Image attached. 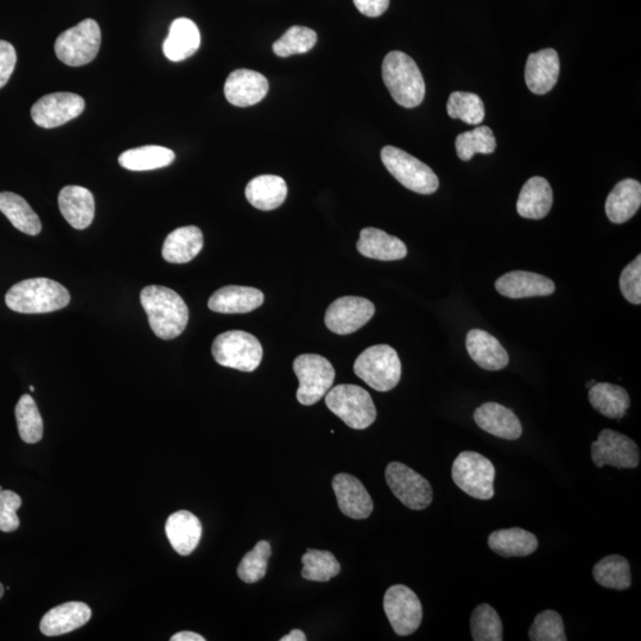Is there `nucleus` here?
I'll return each instance as SVG.
<instances>
[{
	"instance_id": "obj_1",
	"label": "nucleus",
	"mask_w": 641,
	"mask_h": 641,
	"mask_svg": "<svg viewBox=\"0 0 641 641\" xmlns=\"http://www.w3.org/2000/svg\"><path fill=\"white\" fill-rule=\"evenodd\" d=\"M141 303L149 317L152 332L162 340H173L186 329L189 310L183 298L167 287L149 285L141 293Z\"/></svg>"
},
{
	"instance_id": "obj_2",
	"label": "nucleus",
	"mask_w": 641,
	"mask_h": 641,
	"mask_svg": "<svg viewBox=\"0 0 641 641\" xmlns=\"http://www.w3.org/2000/svg\"><path fill=\"white\" fill-rule=\"evenodd\" d=\"M6 306L21 314H48L66 308L71 295L62 284L48 278L27 279L5 296Z\"/></svg>"
},
{
	"instance_id": "obj_3",
	"label": "nucleus",
	"mask_w": 641,
	"mask_h": 641,
	"mask_svg": "<svg viewBox=\"0 0 641 641\" xmlns=\"http://www.w3.org/2000/svg\"><path fill=\"white\" fill-rule=\"evenodd\" d=\"M383 79L393 100L405 109H414L423 103L425 82L416 62L405 53L391 52L383 62Z\"/></svg>"
},
{
	"instance_id": "obj_4",
	"label": "nucleus",
	"mask_w": 641,
	"mask_h": 641,
	"mask_svg": "<svg viewBox=\"0 0 641 641\" xmlns=\"http://www.w3.org/2000/svg\"><path fill=\"white\" fill-rule=\"evenodd\" d=\"M354 372L373 390L391 391L401 382V359L390 346H372L355 360Z\"/></svg>"
},
{
	"instance_id": "obj_5",
	"label": "nucleus",
	"mask_w": 641,
	"mask_h": 641,
	"mask_svg": "<svg viewBox=\"0 0 641 641\" xmlns=\"http://www.w3.org/2000/svg\"><path fill=\"white\" fill-rule=\"evenodd\" d=\"M326 404L334 415L355 430L371 427L377 418L376 405L370 393L357 385L333 387L326 395Z\"/></svg>"
},
{
	"instance_id": "obj_6",
	"label": "nucleus",
	"mask_w": 641,
	"mask_h": 641,
	"mask_svg": "<svg viewBox=\"0 0 641 641\" xmlns=\"http://www.w3.org/2000/svg\"><path fill=\"white\" fill-rule=\"evenodd\" d=\"M212 354L221 366L241 372L256 371L263 359V347L256 336L243 330H230L217 336Z\"/></svg>"
},
{
	"instance_id": "obj_7",
	"label": "nucleus",
	"mask_w": 641,
	"mask_h": 641,
	"mask_svg": "<svg viewBox=\"0 0 641 641\" xmlns=\"http://www.w3.org/2000/svg\"><path fill=\"white\" fill-rule=\"evenodd\" d=\"M382 161L390 174L405 188L417 194L430 195L439 189L440 181L433 169L408 152L395 147L382 150Z\"/></svg>"
},
{
	"instance_id": "obj_8",
	"label": "nucleus",
	"mask_w": 641,
	"mask_h": 641,
	"mask_svg": "<svg viewBox=\"0 0 641 641\" xmlns=\"http://www.w3.org/2000/svg\"><path fill=\"white\" fill-rule=\"evenodd\" d=\"M101 31L94 19L88 18L75 27L63 31L55 42V53L67 66L80 67L97 57Z\"/></svg>"
},
{
	"instance_id": "obj_9",
	"label": "nucleus",
	"mask_w": 641,
	"mask_h": 641,
	"mask_svg": "<svg viewBox=\"0 0 641 641\" xmlns=\"http://www.w3.org/2000/svg\"><path fill=\"white\" fill-rule=\"evenodd\" d=\"M294 372L300 382L296 396L302 405H314L325 397L335 380V370L326 358L302 354L294 361Z\"/></svg>"
},
{
	"instance_id": "obj_10",
	"label": "nucleus",
	"mask_w": 641,
	"mask_h": 641,
	"mask_svg": "<svg viewBox=\"0 0 641 641\" xmlns=\"http://www.w3.org/2000/svg\"><path fill=\"white\" fill-rule=\"evenodd\" d=\"M452 477L460 490L475 499L490 500L494 497V465L479 453H461L454 461Z\"/></svg>"
},
{
	"instance_id": "obj_11",
	"label": "nucleus",
	"mask_w": 641,
	"mask_h": 641,
	"mask_svg": "<svg viewBox=\"0 0 641 641\" xmlns=\"http://www.w3.org/2000/svg\"><path fill=\"white\" fill-rule=\"evenodd\" d=\"M385 478L392 493L408 509L421 511L433 503L434 492L429 481L403 463L391 462Z\"/></svg>"
},
{
	"instance_id": "obj_12",
	"label": "nucleus",
	"mask_w": 641,
	"mask_h": 641,
	"mask_svg": "<svg viewBox=\"0 0 641 641\" xmlns=\"http://www.w3.org/2000/svg\"><path fill=\"white\" fill-rule=\"evenodd\" d=\"M384 611L398 636L406 637L421 626L423 608L420 599L403 585L392 586L384 596Z\"/></svg>"
},
{
	"instance_id": "obj_13",
	"label": "nucleus",
	"mask_w": 641,
	"mask_h": 641,
	"mask_svg": "<svg viewBox=\"0 0 641 641\" xmlns=\"http://www.w3.org/2000/svg\"><path fill=\"white\" fill-rule=\"evenodd\" d=\"M592 459L599 468L606 465L618 469H634L640 463V450L630 437L604 429L592 443Z\"/></svg>"
},
{
	"instance_id": "obj_14",
	"label": "nucleus",
	"mask_w": 641,
	"mask_h": 641,
	"mask_svg": "<svg viewBox=\"0 0 641 641\" xmlns=\"http://www.w3.org/2000/svg\"><path fill=\"white\" fill-rule=\"evenodd\" d=\"M376 313V307L363 297L345 296L334 301L327 309L325 322L330 332L348 335L363 328Z\"/></svg>"
},
{
	"instance_id": "obj_15",
	"label": "nucleus",
	"mask_w": 641,
	"mask_h": 641,
	"mask_svg": "<svg viewBox=\"0 0 641 641\" xmlns=\"http://www.w3.org/2000/svg\"><path fill=\"white\" fill-rule=\"evenodd\" d=\"M85 110V100L78 94L59 92L44 95L31 109L36 125L54 129L79 117Z\"/></svg>"
},
{
	"instance_id": "obj_16",
	"label": "nucleus",
	"mask_w": 641,
	"mask_h": 641,
	"mask_svg": "<svg viewBox=\"0 0 641 641\" xmlns=\"http://www.w3.org/2000/svg\"><path fill=\"white\" fill-rule=\"evenodd\" d=\"M269 92V81L263 74L250 69H237L225 82V97L237 107H250L260 103Z\"/></svg>"
},
{
	"instance_id": "obj_17",
	"label": "nucleus",
	"mask_w": 641,
	"mask_h": 641,
	"mask_svg": "<svg viewBox=\"0 0 641 641\" xmlns=\"http://www.w3.org/2000/svg\"><path fill=\"white\" fill-rule=\"evenodd\" d=\"M333 490L339 509L345 516L358 520L371 516L373 500L359 479L346 473L335 475Z\"/></svg>"
},
{
	"instance_id": "obj_18",
	"label": "nucleus",
	"mask_w": 641,
	"mask_h": 641,
	"mask_svg": "<svg viewBox=\"0 0 641 641\" xmlns=\"http://www.w3.org/2000/svg\"><path fill=\"white\" fill-rule=\"evenodd\" d=\"M479 428L499 439L516 441L523 434L522 423L514 412L498 403H485L474 412Z\"/></svg>"
},
{
	"instance_id": "obj_19",
	"label": "nucleus",
	"mask_w": 641,
	"mask_h": 641,
	"mask_svg": "<svg viewBox=\"0 0 641 641\" xmlns=\"http://www.w3.org/2000/svg\"><path fill=\"white\" fill-rule=\"evenodd\" d=\"M500 295L513 298L549 296L555 293V283L550 278L528 271H513L495 282Z\"/></svg>"
},
{
	"instance_id": "obj_20",
	"label": "nucleus",
	"mask_w": 641,
	"mask_h": 641,
	"mask_svg": "<svg viewBox=\"0 0 641 641\" xmlns=\"http://www.w3.org/2000/svg\"><path fill=\"white\" fill-rule=\"evenodd\" d=\"M264 294L256 288L228 285L209 298L208 308L220 314H247L262 307Z\"/></svg>"
},
{
	"instance_id": "obj_21",
	"label": "nucleus",
	"mask_w": 641,
	"mask_h": 641,
	"mask_svg": "<svg viewBox=\"0 0 641 641\" xmlns=\"http://www.w3.org/2000/svg\"><path fill=\"white\" fill-rule=\"evenodd\" d=\"M92 618L84 602L72 601L50 609L41 620L40 630L47 637L62 636L85 626Z\"/></svg>"
},
{
	"instance_id": "obj_22",
	"label": "nucleus",
	"mask_w": 641,
	"mask_h": 641,
	"mask_svg": "<svg viewBox=\"0 0 641 641\" xmlns=\"http://www.w3.org/2000/svg\"><path fill=\"white\" fill-rule=\"evenodd\" d=\"M560 75V57L555 49L531 54L525 67V81L535 94H547L555 87Z\"/></svg>"
},
{
	"instance_id": "obj_23",
	"label": "nucleus",
	"mask_w": 641,
	"mask_h": 641,
	"mask_svg": "<svg viewBox=\"0 0 641 641\" xmlns=\"http://www.w3.org/2000/svg\"><path fill=\"white\" fill-rule=\"evenodd\" d=\"M466 346L473 361L484 370L500 371L510 363L509 353L503 345L485 330L472 329L467 334Z\"/></svg>"
},
{
	"instance_id": "obj_24",
	"label": "nucleus",
	"mask_w": 641,
	"mask_h": 641,
	"mask_svg": "<svg viewBox=\"0 0 641 641\" xmlns=\"http://www.w3.org/2000/svg\"><path fill=\"white\" fill-rule=\"evenodd\" d=\"M165 533L171 547L181 556L193 554L201 541L200 519L189 511H177L165 523Z\"/></svg>"
},
{
	"instance_id": "obj_25",
	"label": "nucleus",
	"mask_w": 641,
	"mask_h": 641,
	"mask_svg": "<svg viewBox=\"0 0 641 641\" xmlns=\"http://www.w3.org/2000/svg\"><path fill=\"white\" fill-rule=\"evenodd\" d=\"M60 212L75 230L91 226L95 214V202L90 190L79 186H67L59 195Z\"/></svg>"
},
{
	"instance_id": "obj_26",
	"label": "nucleus",
	"mask_w": 641,
	"mask_h": 641,
	"mask_svg": "<svg viewBox=\"0 0 641 641\" xmlns=\"http://www.w3.org/2000/svg\"><path fill=\"white\" fill-rule=\"evenodd\" d=\"M198 25L189 18H177L170 25L169 35L163 43V53L168 60L181 62L193 56L200 48Z\"/></svg>"
},
{
	"instance_id": "obj_27",
	"label": "nucleus",
	"mask_w": 641,
	"mask_h": 641,
	"mask_svg": "<svg viewBox=\"0 0 641 641\" xmlns=\"http://www.w3.org/2000/svg\"><path fill=\"white\" fill-rule=\"evenodd\" d=\"M357 249L364 257L382 262L401 260L408 255V249L401 239L373 227L360 232Z\"/></svg>"
},
{
	"instance_id": "obj_28",
	"label": "nucleus",
	"mask_w": 641,
	"mask_h": 641,
	"mask_svg": "<svg viewBox=\"0 0 641 641\" xmlns=\"http://www.w3.org/2000/svg\"><path fill=\"white\" fill-rule=\"evenodd\" d=\"M554 202V194L548 180L532 177L520 190L517 211L520 217L541 220L549 214Z\"/></svg>"
},
{
	"instance_id": "obj_29",
	"label": "nucleus",
	"mask_w": 641,
	"mask_h": 641,
	"mask_svg": "<svg viewBox=\"0 0 641 641\" xmlns=\"http://www.w3.org/2000/svg\"><path fill=\"white\" fill-rule=\"evenodd\" d=\"M245 195L247 201L260 211H274L287 199V182L281 176H258L247 184Z\"/></svg>"
},
{
	"instance_id": "obj_30",
	"label": "nucleus",
	"mask_w": 641,
	"mask_h": 641,
	"mask_svg": "<svg viewBox=\"0 0 641 641\" xmlns=\"http://www.w3.org/2000/svg\"><path fill=\"white\" fill-rule=\"evenodd\" d=\"M641 205V184L626 179L615 186L606 200V214L614 224H624L637 214Z\"/></svg>"
},
{
	"instance_id": "obj_31",
	"label": "nucleus",
	"mask_w": 641,
	"mask_h": 641,
	"mask_svg": "<svg viewBox=\"0 0 641 641\" xmlns=\"http://www.w3.org/2000/svg\"><path fill=\"white\" fill-rule=\"evenodd\" d=\"M202 247L203 234L199 227H180L165 239L162 256L168 263L186 264L199 255Z\"/></svg>"
},
{
	"instance_id": "obj_32",
	"label": "nucleus",
	"mask_w": 641,
	"mask_h": 641,
	"mask_svg": "<svg viewBox=\"0 0 641 641\" xmlns=\"http://www.w3.org/2000/svg\"><path fill=\"white\" fill-rule=\"evenodd\" d=\"M488 545L495 554L503 557H525L537 550L538 539L529 531L512 528L492 532Z\"/></svg>"
},
{
	"instance_id": "obj_33",
	"label": "nucleus",
	"mask_w": 641,
	"mask_h": 641,
	"mask_svg": "<svg viewBox=\"0 0 641 641\" xmlns=\"http://www.w3.org/2000/svg\"><path fill=\"white\" fill-rule=\"evenodd\" d=\"M589 403L605 417L621 420L631 405L624 387L609 383H595L589 389Z\"/></svg>"
},
{
	"instance_id": "obj_34",
	"label": "nucleus",
	"mask_w": 641,
	"mask_h": 641,
	"mask_svg": "<svg viewBox=\"0 0 641 641\" xmlns=\"http://www.w3.org/2000/svg\"><path fill=\"white\" fill-rule=\"evenodd\" d=\"M0 212L18 231L28 236H37L42 230L40 218L22 196L10 192L0 193Z\"/></svg>"
},
{
	"instance_id": "obj_35",
	"label": "nucleus",
	"mask_w": 641,
	"mask_h": 641,
	"mask_svg": "<svg viewBox=\"0 0 641 641\" xmlns=\"http://www.w3.org/2000/svg\"><path fill=\"white\" fill-rule=\"evenodd\" d=\"M175 161V152L158 145H147L123 152L118 162L131 171H147L168 167Z\"/></svg>"
},
{
	"instance_id": "obj_36",
	"label": "nucleus",
	"mask_w": 641,
	"mask_h": 641,
	"mask_svg": "<svg viewBox=\"0 0 641 641\" xmlns=\"http://www.w3.org/2000/svg\"><path fill=\"white\" fill-rule=\"evenodd\" d=\"M593 576L600 586L608 589L626 590L632 585L630 563L620 555L602 558L595 564Z\"/></svg>"
},
{
	"instance_id": "obj_37",
	"label": "nucleus",
	"mask_w": 641,
	"mask_h": 641,
	"mask_svg": "<svg viewBox=\"0 0 641 641\" xmlns=\"http://www.w3.org/2000/svg\"><path fill=\"white\" fill-rule=\"evenodd\" d=\"M302 577L308 581L328 582L338 576L341 566L332 552L309 549L302 557Z\"/></svg>"
},
{
	"instance_id": "obj_38",
	"label": "nucleus",
	"mask_w": 641,
	"mask_h": 641,
	"mask_svg": "<svg viewBox=\"0 0 641 641\" xmlns=\"http://www.w3.org/2000/svg\"><path fill=\"white\" fill-rule=\"evenodd\" d=\"M19 436L25 443L35 444L43 437V420L33 397L24 395L16 406Z\"/></svg>"
},
{
	"instance_id": "obj_39",
	"label": "nucleus",
	"mask_w": 641,
	"mask_h": 641,
	"mask_svg": "<svg viewBox=\"0 0 641 641\" xmlns=\"http://www.w3.org/2000/svg\"><path fill=\"white\" fill-rule=\"evenodd\" d=\"M455 148L462 161H471L477 154H493L497 141L488 126H479L456 137Z\"/></svg>"
},
{
	"instance_id": "obj_40",
	"label": "nucleus",
	"mask_w": 641,
	"mask_h": 641,
	"mask_svg": "<svg viewBox=\"0 0 641 641\" xmlns=\"http://www.w3.org/2000/svg\"><path fill=\"white\" fill-rule=\"evenodd\" d=\"M447 111L450 118L461 119L469 125H479L485 119V105L478 94L454 92L450 94Z\"/></svg>"
},
{
	"instance_id": "obj_41",
	"label": "nucleus",
	"mask_w": 641,
	"mask_h": 641,
	"mask_svg": "<svg viewBox=\"0 0 641 641\" xmlns=\"http://www.w3.org/2000/svg\"><path fill=\"white\" fill-rule=\"evenodd\" d=\"M471 631L474 641H501L503 623L495 609L487 604L474 609L471 619Z\"/></svg>"
},
{
	"instance_id": "obj_42",
	"label": "nucleus",
	"mask_w": 641,
	"mask_h": 641,
	"mask_svg": "<svg viewBox=\"0 0 641 641\" xmlns=\"http://www.w3.org/2000/svg\"><path fill=\"white\" fill-rule=\"evenodd\" d=\"M317 34L313 29L295 25L274 43L272 49L279 57H289L295 54H306L315 47Z\"/></svg>"
},
{
	"instance_id": "obj_43",
	"label": "nucleus",
	"mask_w": 641,
	"mask_h": 641,
	"mask_svg": "<svg viewBox=\"0 0 641 641\" xmlns=\"http://www.w3.org/2000/svg\"><path fill=\"white\" fill-rule=\"evenodd\" d=\"M271 557V544L260 541L249 554H246L238 567V576L245 583H256L264 579L268 561Z\"/></svg>"
},
{
	"instance_id": "obj_44",
	"label": "nucleus",
	"mask_w": 641,
	"mask_h": 641,
	"mask_svg": "<svg viewBox=\"0 0 641 641\" xmlns=\"http://www.w3.org/2000/svg\"><path fill=\"white\" fill-rule=\"evenodd\" d=\"M532 641H566L563 619L556 611L539 613L529 631Z\"/></svg>"
},
{
	"instance_id": "obj_45",
	"label": "nucleus",
	"mask_w": 641,
	"mask_h": 641,
	"mask_svg": "<svg viewBox=\"0 0 641 641\" xmlns=\"http://www.w3.org/2000/svg\"><path fill=\"white\" fill-rule=\"evenodd\" d=\"M620 290L628 302L639 306L641 303V256L634 259L621 272Z\"/></svg>"
},
{
	"instance_id": "obj_46",
	"label": "nucleus",
	"mask_w": 641,
	"mask_h": 641,
	"mask_svg": "<svg viewBox=\"0 0 641 641\" xmlns=\"http://www.w3.org/2000/svg\"><path fill=\"white\" fill-rule=\"evenodd\" d=\"M22 506V499L12 491L0 492V531L14 532L19 528L17 511Z\"/></svg>"
},
{
	"instance_id": "obj_47",
	"label": "nucleus",
	"mask_w": 641,
	"mask_h": 641,
	"mask_svg": "<svg viewBox=\"0 0 641 641\" xmlns=\"http://www.w3.org/2000/svg\"><path fill=\"white\" fill-rule=\"evenodd\" d=\"M17 54L14 46L6 41H0V88H3L15 71Z\"/></svg>"
},
{
	"instance_id": "obj_48",
	"label": "nucleus",
	"mask_w": 641,
	"mask_h": 641,
	"mask_svg": "<svg viewBox=\"0 0 641 641\" xmlns=\"http://www.w3.org/2000/svg\"><path fill=\"white\" fill-rule=\"evenodd\" d=\"M355 8L367 17H380L389 9L390 0H353Z\"/></svg>"
},
{
	"instance_id": "obj_49",
	"label": "nucleus",
	"mask_w": 641,
	"mask_h": 641,
	"mask_svg": "<svg viewBox=\"0 0 641 641\" xmlns=\"http://www.w3.org/2000/svg\"><path fill=\"white\" fill-rule=\"evenodd\" d=\"M171 641H205L206 639L198 633L184 631L176 633L175 636L170 638Z\"/></svg>"
},
{
	"instance_id": "obj_50",
	"label": "nucleus",
	"mask_w": 641,
	"mask_h": 641,
	"mask_svg": "<svg viewBox=\"0 0 641 641\" xmlns=\"http://www.w3.org/2000/svg\"><path fill=\"white\" fill-rule=\"evenodd\" d=\"M307 637L301 630H293L287 636L281 638V641H306Z\"/></svg>"
},
{
	"instance_id": "obj_51",
	"label": "nucleus",
	"mask_w": 641,
	"mask_h": 641,
	"mask_svg": "<svg viewBox=\"0 0 641 641\" xmlns=\"http://www.w3.org/2000/svg\"><path fill=\"white\" fill-rule=\"evenodd\" d=\"M4 595V586L2 583H0V599H2V596Z\"/></svg>"
},
{
	"instance_id": "obj_52",
	"label": "nucleus",
	"mask_w": 641,
	"mask_h": 641,
	"mask_svg": "<svg viewBox=\"0 0 641 641\" xmlns=\"http://www.w3.org/2000/svg\"><path fill=\"white\" fill-rule=\"evenodd\" d=\"M594 384H595V380H592V382L587 383L588 389H590V387H592Z\"/></svg>"
},
{
	"instance_id": "obj_53",
	"label": "nucleus",
	"mask_w": 641,
	"mask_h": 641,
	"mask_svg": "<svg viewBox=\"0 0 641 641\" xmlns=\"http://www.w3.org/2000/svg\"><path fill=\"white\" fill-rule=\"evenodd\" d=\"M30 391L34 392L35 391V387L34 386H30Z\"/></svg>"
},
{
	"instance_id": "obj_54",
	"label": "nucleus",
	"mask_w": 641,
	"mask_h": 641,
	"mask_svg": "<svg viewBox=\"0 0 641 641\" xmlns=\"http://www.w3.org/2000/svg\"><path fill=\"white\" fill-rule=\"evenodd\" d=\"M2 491H3V487H2V486H0V492H2Z\"/></svg>"
}]
</instances>
